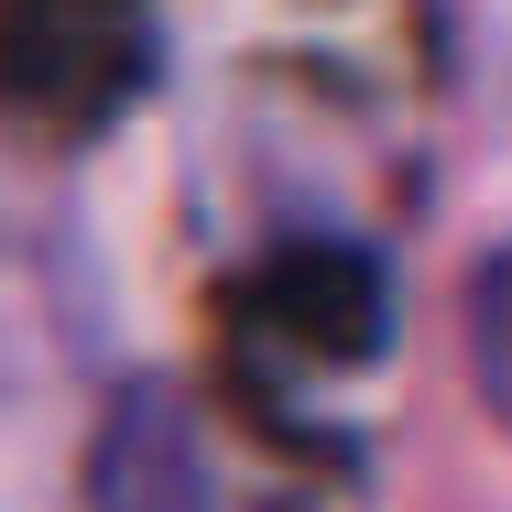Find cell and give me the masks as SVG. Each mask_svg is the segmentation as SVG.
Instances as JSON below:
<instances>
[{"mask_svg":"<svg viewBox=\"0 0 512 512\" xmlns=\"http://www.w3.org/2000/svg\"><path fill=\"white\" fill-rule=\"evenodd\" d=\"M88 512H229L207 425L175 382H131L88 436Z\"/></svg>","mask_w":512,"mask_h":512,"instance_id":"1","label":"cell"},{"mask_svg":"<svg viewBox=\"0 0 512 512\" xmlns=\"http://www.w3.org/2000/svg\"><path fill=\"white\" fill-rule=\"evenodd\" d=\"M142 55V0H0V88L44 109H109Z\"/></svg>","mask_w":512,"mask_h":512,"instance_id":"2","label":"cell"},{"mask_svg":"<svg viewBox=\"0 0 512 512\" xmlns=\"http://www.w3.org/2000/svg\"><path fill=\"white\" fill-rule=\"evenodd\" d=\"M469 382H480L491 425L512 436V240L469 273Z\"/></svg>","mask_w":512,"mask_h":512,"instance_id":"3","label":"cell"}]
</instances>
